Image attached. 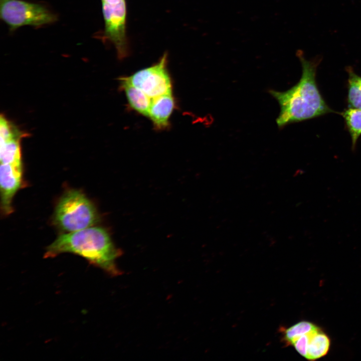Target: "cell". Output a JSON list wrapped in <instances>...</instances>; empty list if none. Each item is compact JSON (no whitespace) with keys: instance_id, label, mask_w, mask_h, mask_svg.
I'll return each instance as SVG.
<instances>
[{"instance_id":"obj_9","label":"cell","mask_w":361,"mask_h":361,"mask_svg":"<svg viewBox=\"0 0 361 361\" xmlns=\"http://www.w3.org/2000/svg\"><path fill=\"white\" fill-rule=\"evenodd\" d=\"M120 86L130 106L138 113L148 116L152 98L132 85L127 77L120 78Z\"/></svg>"},{"instance_id":"obj_2","label":"cell","mask_w":361,"mask_h":361,"mask_svg":"<svg viewBox=\"0 0 361 361\" xmlns=\"http://www.w3.org/2000/svg\"><path fill=\"white\" fill-rule=\"evenodd\" d=\"M66 253L82 257L111 276L121 274L116 263L121 252L102 228L92 226L60 235L47 247L44 258H54Z\"/></svg>"},{"instance_id":"obj_5","label":"cell","mask_w":361,"mask_h":361,"mask_svg":"<svg viewBox=\"0 0 361 361\" xmlns=\"http://www.w3.org/2000/svg\"><path fill=\"white\" fill-rule=\"evenodd\" d=\"M101 2L104 20L103 40L111 43L116 48L118 56L122 58L127 53L125 0H101Z\"/></svg>"},{"instance_id":"obj_6","label":"cell","mask_w":361,"mask_h":361,"mask_svg":"<svg viewBox=\"0 0 361 361\" xmlns=\"http://www.w3.org/2000/svg\"><path fill=\"white\" fill-rule=\"evenodd\" d=\"M166 64L167 55L165 54L156 64L127 78L132 85L151 98L171 93V82Z\"/></svg>"},{"instance_id":"obj_10","label":"cell","mask_w":361,"mask_h":361,"mask_svg":"<svg viewBox=\"0 0 361 361\" xmlns=\"http://www.w3.org/2000/svg\"><path fill=\"white\" fill-rule=\"evenodd\" d=\"M330 345L328 335L318 327L310 333L305 358L315 360L325 356L328 352Z\"/></svg>"},{"instance_id":"obj_3","label":"cell","mask_w":361,"mask_h":361,"mask_svg":"<svg viewBox=\"0 0 361 361\" xmlns=\"http://www.w3.org/2000/svg\"><path fill=\"white\" fill-rule=\"evenodd\" d=\"M53 221L59 229L70 233L94 226L99 216L95 207L85 194L72 189L61 197Z\"/></svg>"},{"instance_id":"obj_15","label":"cell","mask_w":361,"mask_h":361,"mask_svg":"<svg viewBox=\"0 0 361 361\" xmlns=\"http://www.w3.org/2000/svg\"><path fill=\"white\" fill-rule=\"evenodd\" d=\"M27 136V134L22 132L4 116H1L0 136L1 140H8L15 138H22Z\"/></svg>"},{"instance_id":"obj_7","label":"cell","mask_w":361,"mask_h":361,"mask_svg":"<svg viewBox=\"0 0 361 361\" xmlns=\"http://www.w3.org/2000/svg\"><path fill=\"white\" fill-rule=\"evenodd\" d=\"M23 165L1 163V209L5 216L13 212V198L23 185Z\"/></svg>"},{"instance_id":"obj_13","label":"cell","mask_w":361,"mask_h":361,"mask_svg":"<svg viewBox=\"0 0 361 361\" xmlns=\"http://www.w3.org/2000/svg\"><path fill=\"white\" fill-rule=\"evenodd\" d=\"M347 71L348 74V107L361 109V76L351 68H347Z\"/></svg>"},{"instance_id":"obj_4","label":"cell","mask_w":361,"mask_h":361,"mask_svg":"<svg viewBox=\"0 0 361 361\" xmlns=\"http://www.w3.org/2000/svg\"><path fill=\"white\" fill-rule=\"evenodd\" d=\"M0 16L11 31L27 25L38 28L57 20L44 6L22 0H1Z\"/></svg>"},{"instance_id":"obj_1","label":"cell","mask_w":361,"mask_h":361,"mask_svg":"<svg viewBox=\"0 0 361 361\" xmlns=\"http://www.w3.org/2000/svg\"><path fill=\"white\" fill-rule=\"evenodd\" d=\"M302 67L299 81L285 91L269 90L278 102L280 112L276 119L279 128L293 123L314 118L333 112L321 96L316 82V73L320 60H308L301 51L297 52Z\"/></svg>"},{"instance_id":"obj_8","label":"cell","mask_w":361,"mask_h":361,"mask_svg":"<svg viewBox=\"0 0 361 361\" xmlns=\"http://www.w3.org/2000/svg\"><path fill=\"white\" fill-rule=\"evenodd\" d=\"M174 108L172 92L152 98L148 116L157 129L168 126L169 119Z\"/></svg>"},{"instance_id":"obj_16","label":"cell","mask_w":361,"mask_h":361,"mask_svg":"<svg viewBox=\"0 0 361 361\" xmlns=\"http://www.w3.org/2000/svg\"><path fill=\"white\" fill-rule=\"evenodd\" d=\"M311 332L299 336L295 339L291 343V345L294 346L296 350L304 357H306L307 354Z\"/></svg>"},{"instance_id":"obj_11","label":"cell","mask_w":361,"mask_h":361,"mask_svg":"<svg viewBox=\"0 0 361 361\" xmlns=\"http://www.w3.org/2000/svg\"><path fill=\"white\" fill-rule=\"evenodd\" d=\"M21 139V138H15L8 140H1V163L23 165Z\"/></svg>"},{"instance_id":"obj_14","label":"cell","mask_w":361,"mask_h":361,"mask_svg":"<svg viewBox=\"0 0 361 361\" xmlns=\"http://www.w3.org/2000/svg\"><path fill=\"white\" fill-rule=\"evenodd\" d=\"M318 328L311 322L301 321L287 328H281L282 340L285 345H291L292 342L299 336L309 333Z\"/></svg>"},{"instance_id":"obj_12","label":"cell","mask_w":361,"mask_h":361,"mask_svg":"<svg viewBox=\"0 0 361 361\" xmlns=\"http://www.w3.org/2000/svg\"><path fill=\"white\" fill-rule=\"evenodd\" d=\"M354 149L357 141L361 135V109L348 107L342 113Z\"/></svg>"}]
</instances>
